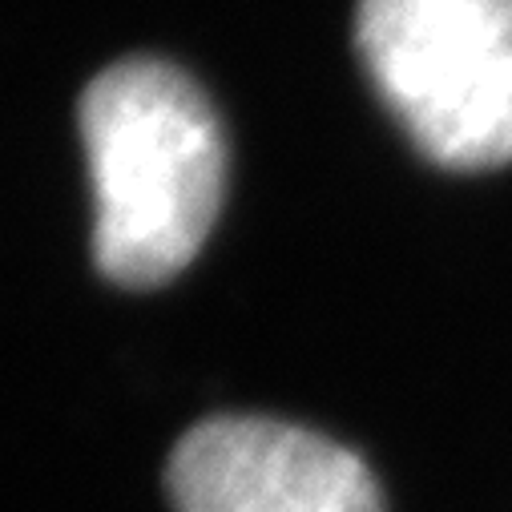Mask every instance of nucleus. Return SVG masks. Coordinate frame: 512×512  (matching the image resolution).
I'll return each instance as SVG.
<instances>
[{"instance_id": "1", "label": "nucleus", "mask_w": 512, "mask_h": 512, "mask_svg": "<svg viewBox=\"0 0 512 512\" xmlns=\"http://www.w3.org/2000/svg\"><path fill=\"white\" fill-rule=\"evenodd\" d=\"M93 254L105 279L150 291L202 250L226 190V138L210 97L170 61L125 57L81 93Z\"/></svg>"}, {"instance_id": "2", "label": "nucleus", "mask_w": 512, "mask_h": 512, "mask_svg": "<svg viewBox=\"0 0 512 512\" xmlns=\"http://www.w3.org/2000/svg\"><path fill=\"white\" fill-rule=\"evenodd\" d=\"M355 45L436 166L512 162V0H359Z\"/></svg>"}, {"instance_id": "3", "label": "nucleus", "mask_w": 512, "mask_h": 512, "mask_svg": "<svg viewBox=\"0 0 512 512\" xmlns=\"http://www.w3.org/2000/svg\"><path fill=\"white\" fill-rule=\"evenodd\" d=\"M166 484L174 512H383L355 452L267 416H214L190 428Z\"/></svg>"}]
</instances>
